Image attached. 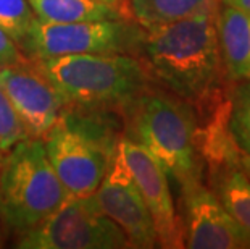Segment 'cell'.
<instances>
[{
	"mask_svg": "<svg viewBox=\"0 0 250 249\" xmlns=\"http://www.w3.org/2000/svg\"><path fill=\"white\" fill-rule=\"evenodd\" d=\"M24 249L131 248L123 230L100 210L95 196H70L60 209L34 228L17 235Z\"/></svg>",
	"mask_w": 250,
	"mask_h": 249,
	"instance_id": "6",
	"label": "cell"
},
{
	"mask_svg": "<svg viewBox=\"0 0 250 249\" xmlns=\"http://www.w3.org/2000/svg\"><path fill=\"white\" fill-rule=\"evenodd\" d=\"M5 156H7V152H3L2 149H0V168H2V165H3V160H5Z\"/></svg>",
	"mask_w": 250,
	"mask_h": 249,
	"instance_id": "22",
	"label": "cell"
},
{
	"mask_svg": "<svg viewBox=\"0 0 250 249\" xmlns=\"http://www.w3.org/2000/svg\"><path fill=\"white\" fill-rule=\"evenodd\" d=\"M144 28L129 18L45 23L37 20L23 54L31 60L71 54H131L141 50Z\"/></svg>",
	"mask_w": 250,
	"mask_h": 249,
	"instance_id": "7",
	"label": "cell"
},
{
	"mask_svg": "<svg viewBox=\"0 0 250 249\" xmlns=\"http://www.w3.org/2000/svg\"><path fill=\"white\" fill-rule=\"evenodd\" d=\"M211 177L218 199L237 224L250 233V177L236 165L211 170Z\"/></svg>",
	"mask_w": 250,
	"mask_h": 249,
	"instance_id": "15",
	"label": "cell"
},
{
	"mask_svg": "<svg viewBox=\"0 0 250 249\" xmlns=\"http://www.w3.org/2000/svg\"><path fill=\"white\" fill-rule=\"evenodd\" d=\"M223 5H229V7L239 8L242 12L250 13V0H221Z\"/></svg>",
	"mask_w": 250,
	"mask_h": 249,
	"instance_id": "21",
	"label": "cell"
},
{
	"mask_svg": "<svg viewBox=\"0 0 250 249\" xmlns=\"http://www.w3.org/2000/svg\"><path fill=\"white\" fill-rule=\"evenodd\" d=\"M36 21L37 17L29 0H0V29L21 52Z\"/></svg>",
	"mask_w": 250,
	"mask_h": 249,
	"instance_id": "17",
	"label": "cell"
},
{
	"mask_svg": "<svg viewBox=\"0 0 250 249\" xmlns=\"http://www.w3.org/2000/svg\"><path fill=\"white\" fill-rule=\"evenodd\" d=\"M216 15H199L144 29L141 52L148 75L189 104L205 105L220 91L225 71Z\"/></svg>",
	"mask_w": 250,
	"mask_h": 249,
	"instance_id": "1",
	"label": "cell"
},
{
	"mask_svg": "<svg viewBox=\"0 0 250 249\" xmlns=\"http://www.w3.org/2000/svg\"><path fill=\"white\" fill-rule=\"evenodd\" d=\"M28 137H31L28 128L20 118L7 94L0 89V149L8 152L13 146Z\"/></svg>",
	"mask_w": 250,
	"mask_h": 249,
	"instance_id": "18",
	"label": "cell"
},
{
	"mask_svg": "<svg viewBox=\"0 0 250 249\" xmlns=\"http://www.w3.org/2000/svg\"><path fill=\"white\" fill-rule=\"evenodd\" d=\"M225 78L231 83L250 79V13L220 5L215 18Z\"/></svg>",
	"mask_w": 250,
	"mask_h": 249,
	"instance_id": "12",
	"label": "cell"
},
{
	"mask_svg": "<svg viewBox=\"0 0 250 249\" xmlns=\"http://www.w3.org/2000/svg\"><path fill=\"white\" fill-rule=\"evenodd\" d=\"M95 2H100V3L108 5V7L118 10V12L121 15H125L126 18H131V13H129V0H95Z\"/></svg>",
	"mask_w": 250,
	"mask_h": 249,
	"instance_id": "20",
	"label": "cell"
},
{
	"mask_svg": "<svg viewBox=\"0 0 250 249\" xmlns=\"http://www.w3.org/2000/svg\"><path fill=\"white\" fill-rule=\"evenodd\" d=\"M129 139L141 144L179 184L202 180L195 110L169 91H144L129 107Z\"/></svg>",
	"mask_w": 250,
	"mask_h": 249,
	"instance_id": "3",
	"label": "cell"
},
{
	"mask_svg": "<svg viewBox=\"0 0 250 249\" xmlns=\"http://www.w3.org/2000/svg\"><path fill=\"white\" fill-rule=\"evenodd\" d=\"M0 89L34 137L44 136L66 112L65 97L29 58L0 70Z\"/></svg>",
	"mask_w": 250,
	"mask_h": 249,
	"instance_id": "10",
	"label": "cell"
},
{
	"mask_svg": "<svg viewBox=\"0 0 250 249\" xmlns=\"http://www.w3.org/2000/svg\"><path fill=\"white\" fill-rule=\"evenodd\" d=\"M28 60L20 47L8 38L7 34L0 29V70L8 65H15V63H21Z\"/></svg>",
	"mask_w": 250,
	"mask_h": 249,
	"instance_id": "19",
	"label": "cell"
},
{
	"mask_svg": "<svg viewBox=\"0 0 250 249\" xmlns=\"http://www.w3.org/2000/svg\"><path fill=\"white\" fill-rule=\"evenodd\" d=\"M47 157L70 196H92L104 181L118 141L66 112L42 136Z\"/></svg>",
	"mask_w": 250,
	"mask_h": 249,
	"instance_id": "5",
	"label": "cell"
},
{
	"mask_svg": "<svg viewBox=\"0 0 250 249\" xmlns=\"http://www.w3.org/2000/svg\"><path fill=\"white\" fill-rule=\"evenodd\" d=\"M118 152L142 194L155 226L160 248H184V230L174 205L168 175L141 144L127 136L118 141Z\"/></svg>",
	"mask_w": 250,
	"mask_h": 249,
	"instance_id": "9",
	"label": "cell"
},
{
	"mask_svg": "<svg viewBox=\"0 0 250 249\" xmlns=\"http://www.w3.org/2000/svg\"><path fill=\"white\" fill-rule=\"evenodd\" d=\"M33 62L55 84L68 107L127 109L150 88L152 76L132 54H71Z\"/></svg>",
	"mask_w": 250,
	"mask_h": 249,
	"instance_id": "2",
	"label": "cell"
},
{
	"mask_svg": "<svg viewBox=\"0 0 250 249\" xmlns=\"http://www.w3.org/2000/svg\"><path fill=\"white\" fill-rule=\"evenodd\" d=\"M94 196L100 210L123 230L131 248L150 249L158 246L150 212L120 156L118 146L108 172Z\"/></svg>",
	"mask_w": 250,
	"mask_h": 249,
	"instance_id": "11",
	"label": "cell"
},
{
	"mask_svg": "<svg viewBox=\"0 0 250 249\" xmlns=\"http://www.w3.org/2000/svg\"><path fill=\"white\" fill-rule=\"evenodd\" d=\"M68 198L42 137L31 136L7 152L0 168V222L7 230L20 235L34 228Z\"/></svg>",
	"mask_w": 250,
	"mask_h": 249,
	"instance_id": "4",
	"label": "cell"
},
{
	"mask_svg": "<svg viewBox=\"0 0 250 249\" xmlns=\"http://www.w3.org/2000/svg\"><path fill=\"white\" fill-rule=\"evenodd\" d=\"M221 0H129L131 18L144 29L199 15H216Z\"/></svg>",
	"mask_w": 250,
	"mask_h": 249,
	"instance_id": "13",
	"label": "cell"
},
{
	"mask_svg": "<svg viewBox=\"0 0 250 249\" xmlns=\"http://www.w3.org/2000/svg\"><path fill=\"white\" fill-rule=\"evenodd\" d=\"M181 203L184 248L250 249V233L237 224L202 180L181 186Z\"/></svg>",
	"mask_w": 250,
	"mask_h": 249,
	"instance_id": "8",
	"label": "cell"
},
{
	"mask_svg": "<svg viewBox=\"0 0 250 249\" xmlns=\"http://www.w3.org/2000/svg\"><path fill=\"white\" fill-rule=\"evenodd\" d=\"M228 128L239 151L250 157V79L236 83L229 99Z\"/></svg>",
	"mask_w": 250,
	"mask_h": 249,
	"instance_id": "16",
	"label": "cell"
},
{
	"mask_svg": "<svg viewBox=\"0 0 250 249\" xmlns=\"http://www.w3.org/2000/svg\"><path fill=\"white\" fill-rule=\"evenodd\" d=\"M29 3L37 20L45 23H81L126 18L118 10L95 0H29Z\"/></svg>",
	"mask_w": 250,
	"mask_h": 249,
	"instance_id": "14",
	"label": "cell"
}]
</instances>
